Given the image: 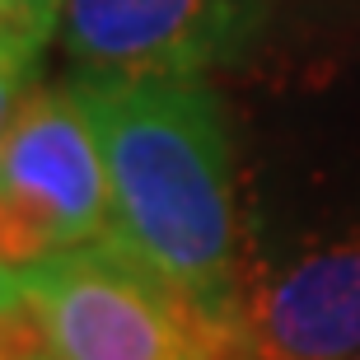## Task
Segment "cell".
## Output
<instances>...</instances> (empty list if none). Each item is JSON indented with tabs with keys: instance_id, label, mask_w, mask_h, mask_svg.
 <instances>
[{
	"instance_id": "1",
	"label": "cell",
	"mask_w": 360,
	"mask_h": 360,
	"mask_svg": "<svg viewBox=\"0 0 360 360\" xmlns=\"http://www.w3.org/2000/svg\"><path fill=\"white\" fill-rule=\"evenodd\" d=\"M103 150L112 239L234 328V174L215 89L201 75L84 70L70 80Z\"/></svg>"
},
{
	"instance_id": "2",
	"label": "cell",
	"mask_w": 360,
	"mask_h": 360,
	"mask_svg": "<svg viewBox=\"0 0 360 360\" xmlns=\"http://www.w3.org/2000/svg\"><path fill=\"white\" fill-rule=\"evenodd\" d=\"M42 337L66 360H243L234 328L122 239H84L19 267Z\"/></svg>"
},
{
	"instance_id": "3",
	"label": "cell",
	"mask_w": 360,
	"mask_h": 360,
	"mask_svg": "<svg viewBox=\"0 0 360 360\" xmlns=\"http://www.w3.org/2000/svg\"><path fill=\"white\" fill-rule=\"evenodd\" d=\"M112 229L103 150L75 89H28L0 131V262L38 257Z\"/></svg>"
},
{
	"instance_id": "4",
	"label": "cell",
	"mask_w": 360,
	"mask_h": 360,
	"mask_svg": "<svg viewBox=\"0 0 360 360\" xmlns=\"http://www.w3.org/2000/svg\"><path fill=\"white\" fill-rule=\"evenodd\" d=\"M276 0H66L61 42L84 70L206 75L239 61Z\"/></svg>"
},
{
	"instance_id": "5",
	"label": "cell",
	"mask_w": 360,
	"mask_h": 360,
	"mask_svg": "<svg viewBox=\"0 0 360 360\" xmlns=\"http://www.w3.org/2000/svg\"><path fill=\"white\" fill-rule=\"evenodd\" d=\"M234 337L243 360H360V234L239 271Z\"/></svg>"
},
{
	"instance_id": "6",
	"label": "cell",
	"mask_w": 360,
	"mask_h": 360,
	"mask_svg": "<svg viewBox=\"0 0 360 360\" xmlns=\"http://www.w3.org/2000/svg\"><path fill=\"white\" fill-rule=\"evenodd\" d=\"M33 66H38V47H28V42L5 38V33H0V131L14 122L19 103L28 98Z\"/></svg>"
},
{
	"instance_id": "7",
	"label": "cell",
	"mask_w": 360,
	"mask_h": 360,
	"mask_svg": "<svg viewBox=\"0 0 360 360\" xmlns=\"http://www.w3.org/2000/svg\"><path fill=\"white\" fill-rule=\"evenodd\" d=\"M61 5L66 0H5V10H10V24L24 33L33 47L52 38V28H61Z\"/></svg>"
},
{
	"instance_id": "8",
	"label": "cell",
	"mask_w": 360,
	"mask_h": 360,
	"mask_svg": "<svg viewBox=\"0 0 360 360\" xmlns=\"http://www.w3.org/2000/svg\"><path fill=\"white\" fill-rule=\"evenodd\" d=\"M24 281H19V267L10 262H0V314H14V309H24Z\"/></svg>"
},
{
	"instance_id": "9",
	"label": "cell",
	"mask_w": 360,
	"mask_h": 360,
	"mask_svg": "<svg viewBox=\"0 0 360 360\" xmlns=\"http://www.w3.org/2000/svg\"><path fill=\"white\" fill-rule=\"evenodd\" d=\"M14 360H66L61 351H52V342L47 337H38V342H28L24 351H14Z\"/></svg>"
},
{
	"instance_id": "10",
	"label": "cell",
	"mask_w": 360,
	"mask_h": 360,
	"mask_svg": "<svg viewBox=\"0 0 360 360\" xmlns=\"http://www.w3.org/2000/svg\"><path fill=\"white\" fill-rule=\"evenodd\" d=\"M0 33H5V38H19V42H28L24 33H19V28L10 24V10H5V0H0ZM28 47H33V42H28ZM38 52H42V47H38Z\"/></svg>"
},
{
	"instance_id": "11",
	"label": "cell",
	"mask_w": 360,
	"mask_h": 360,
	"mask_svg": "<svg viewBox=\"0 0 360 360\" xmlns=\"http://www.w3.org/2000/svg\"><path fill=\"white\" fill-rule=\"evenodd\" d=\"M0 360H10V351H5V342H0Z\"/></svg>"
}]
</instances>
